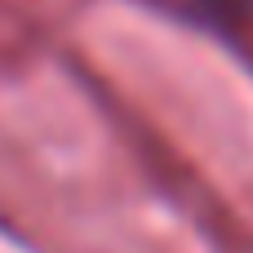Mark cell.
I'll return each instance as SVG.
<instances>
[{
  "label": "cell",
  "instance_id": "6da1fadb",
  "mask_svg": "<svg viewBox=\"0 0 253 253\" xmlns=\"http://www.w3.org/2000/svg\"><path fill=\"white\" fill-rule=\"evenodd\" d=\"M231 4H253V0H231Z\"/></svg>",
  "mask_w": 253,
  "mask_h": 253
}]
</instances>
